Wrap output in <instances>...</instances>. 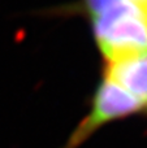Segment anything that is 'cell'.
I'll return each instance as SVG.
<instances>
[{
    "label": "cell",
    "instance_id": "277c9868",
    "mask_svg": "<svg viewBox=\"0 0 147 148\" xmlns=\"http://www.w3.org/2000/svg\"><path fill=\"white\" fill-rule=\"evenodd\" d=\"M112 1H115V0H85V7L87 9L89 14H93V13L100 10L102 8H104Z\"/></svg>",
    "mask_w": 147,
    "mask_h": 148
},
{
    "label": "cell",
    "instance_id": "3957f363",
    "mask_svg": "<svg viewBox=\"0 0 147 148\" xmlns=\"http://www.w3.org/2000/svg\"><path fill=\"white\" fill-rule=\"evenodd\" d=\"M104 78L139 99L147 109V53L106 61Z\"/></svg>",
    "mask_w": 147,
    "mask_h": 148
},
{
    "label": "cell",
    "instance_id": "7a4b0ae2",
    "mask_svg": "<svg viewBox=\"0 0 147 148\" xmlns=\"http://www.w3.org/2000/svg\"><path fill=\"white\" fill-rule=\"evenodd\" d=\"M147 112L146 105L113 83L103 78L91 99L90 110L80 121L61 148H80L106 125Z\"/></svg>",
    "mask_w": 147,
    "mask_h": 148
},
{
    "label": "cell",
    "instance_id": "6da1fadb",
    "mask_svg": "<svg viewBox=\"0 0 147 148\" xmlns=\"http://www.w3.org/2000/svg\"><path fill=\"white\" fill-rule=\"evenodd\" d=\"M90 17L106 61L147 53V0H115Z\"/></svg>",
    "mask_w": 147,
    "mask_h": 148
}]
</instances>
